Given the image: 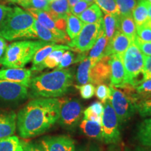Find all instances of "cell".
<instances>
[{
    "label": "cell",
    "instance_id": "7c38bea8",
    "mask_svg": "<svg viewBox=\"0 0 151 151\" xmlns=\"http://www.w3.org/2000/svg\"><path fill=\"white\" fill-rule=\"evenodd\" d=\"M41 146L44 151H75L74 141L66 136L43 138Z\"/></svg>",
    "mask_w": 151,
    "mask_h": 151
},
{
    "label": "cell",
    "instance_id": "f6af8a7d",
    "mask_svg": "<svg viewBox=\"0 0 151 151\" xmlns=\"http://www.w3.org/2000/svg\"><path fill=\"white\" fill-rule=\"evenodd\" d=\"M12 8L10 6H6L0 4V27H1L4 22L5 21L6 18L8 16L9 13L10 12Z\"/></svg>",
    "mask_w": 151,
    "mask_h": 151
},
{
    "label": "cell",
    "instance_id": "9c48e42d",
    "mask_svg": "<svg viewBox=\"0 0 151 151\" xmlns=\"http://www.w3.org/2000/svg\"><path fill=\"white\" fill-rule=\"evenodd\" d=\"M81 113L82 105L78 99L61 100L58 122L65 129H73L78 124Z\"/></svg>",
    "mask_w": 151,
    "mask_h": 151
},
{
    "label": "cell",
    "instance_id": "e0dca14e",
    "mask_svg": "<svg viewBox=\"0 0 151 151\" xmlns=\"http://www.w3.org/2000/svg\"><path fill=\"white\" fill-rule=\"evenodd\" d=\"M17 115L14 111H0V139L14 134L17 128Z\"/></svg>",
    "mask_w": 151,
    "mask_h": 151
},
{
    "label": "cell",
    "instance_id": "ab89813d",
    "mask_svg": "<svg viewBox=\"0 0 151 151\" xmlns=\"http://www.w3.org/2000/svg\"><path fill=\"white\" fill-rule=\"evenodd\" d=\"M80 92L81 96L84 99H89L94 96L95 92V88L92 83H87L82 86H76Z\"/></svg>",
    "mask_w": 151,
    "mask_h": 151
},
{
    "label": "cell",
    "instance_id": "2e32d148",
    "mask_svg": "<svg viewBox=\"0 0 151 151\" xmlns=\"http://www.w3.org/2000/svg\"><path fill=\"white\" fill-rule=\"evenodd\" d=\"M121 55H111V86L116 88L121 86L124 83V68Z\"/></svg>",
    "mask_w": 151,
    "mask_h": 151
},
{
    "label": "cell",
    "instance_id": "ba28073f",
    "mask_svg": "<svg viewBox=\"0 0 151 151\" xmlns=\"http://www.w3.org/2000/svg\"><path fill=\"white\" fill-rule=\"evenodd\" d=\"M104 104V108L101 116L102 141L106 143L116 144L120 141L118 118L109 100Z\"/></svg>",
    "mask_w": 151,
    "mask_h": 151
},
{
    "label": "cell",
    "instance_id": "ffe728a7",
    "mask_svg": "<svg viewBox=\"0 0 151 151\" xmlns=\"http://www.w3.org/2000/svg\"><path fill=\"white\" fill-rule=\"evenodd\" d=\"M94 65L95 63L88 57L81 61L76 73V81L78 84L85 85L91 83L90 72L92 67H94Z\"/></svg>",
    "mask_w": 151,
    "mask_h": 151
},
{
    "label": "cell",
    "instance_id": "e575fe53",
    "mask_svg": "<svg viewBox=\"0 0 151 151\" xmlns=\"http://www.w3.org/2000/svg\"><path fill=\"white\" fill-rule=\"evenodd\" d=\"M135 90L139 100L151 98V78L143 81L135 87Z\"/></svg>",
    "mask_w": 151,
    "mask_h": 151
},
{
    "label": "cell",
    "instance_id": "681fc988",
    "mask_svg": "<svg viewBox=\"0 0 151 151\" xmlns=\"http://www.w3.org/2000/svg\"><path fill=\"white\" fill-rule=\"evenodd\" d=\"M79 1H81V0H68V3H69V7H70V8H72L73 6L76 4Z\"/></svg>",
    "mask_w": 151,
    "mask_h": 151
},
{
    "label": "cell",
    "instance_id": "cb8c5ba5",
    "mask_svg": "<svg viewBox=\"0 0 151 151\" xmlns=\"http://www.w3.org/2000/svg\"><path fill=\"white\" fill-rule=\"evenodd\" d=\"M119 16L115 14H105L102 18V24L104 34L110 41L117 31L119 27Z\"/></svg>",
    "mask_w": 151,
    "mask_h": 151
},
{
    "label": "cell",
    "instance_id": "60d3db41",
    "mask_svg": "<svg viewBox=\"0 0 151 151\" xmlns=\"http://www.w3.org/2000/svg\"><path fill=\"white\" fill-rule=\"evenodd\" d=\"M133 43L137 45L143 55L146 56H151V42H145L141 41L137 35Z\"/></svg>",
    "mask_w": 151,
    "mask_h": 151
},
{
    "label": "cell",
    "instance_id": "91938a15",
    "mask_svg": "<svg viewBox=\"0 0 151 151\" xmlns=\"http://www.w3.org/2000/svg\"><path fill=\"white\" fill-rule=\"evenodd\" d=\"M77 151H84V150H77ZM90 151H93V150H90ZM94 151H96V150H94Z\"/></svg>",
    "mask_w": 151,
    "mask_h": 151
},
{
    "label": "cell",
    "instance_id": "816d5d0a",
    "mask_svg": "<svg viewBox=\"0 0 151 151\" xmlns=\"http://www.w3.org/2000/svg\"><path fill=\"white\" fill-rule=\"evenodd\" d=\"M148 17L149 19H151V4L148 3Z\"/></svg>",
    "mask_w": 151,
    "mask_h": 151
},
{
    "label": "cell",
    "instance_id": "f907efd6",
    "mask_svg": "<svg viewBox=\"0 0 151 151\" xmlns=\"http://www.w3.org/2000/svg\"><path fill=\"white\" fill-rule=\"evenodd\" d=\"M127 151H130V150H127ZM133 151H151V148H150V149H146V148H138L137 149H135V150H133Z\"/></svg>",
    "mask_w": 151,
    "mask_h": 151
},
{
    "label": "cell",
    "instance_id": "52a82bcc",
    "mask_svg": "<svg viewBox=\"0 0 151 151\" xmlns=\"http://www.w3.org/2000/svg\"><path fill=\"white\" fill-rule=\"evenodd\" d=\"M104 32L102 19L96 23L84 24L76 37L68 43L72 50L85 53L88 52L95 43L100 35Z\"/></svg>",
    "mask_w": 151,
    "mask_h": 151
},
{
    "label": "cell",
    "instance_id": "7dc6e473",
    "mask_svg": "<svg viewBox=\"0 0 151 151\" xmlns=\"http://www.w3.org/2000/svg\"><path fill=\"white\" fill-rule=\"evenodd\" d=\"M22 151H44L41 146L33 144V143H28L24 145V149Z\"/></svg>",
    "mask_w": 151,
    "mask_h": 151
},
{
    "label": "cell",
    "instance_id": "5b68a950",
    "mask_svg": "<svg viewBox=\"0 0 151 151\" xmlns=\"http://www.w3.org/2000/svg\"><path fill=\"white\" fill-rule=\"evenodd\" d=\"M50 43H53L41 40L16 41L7 47L4 55L0 60V64L8 68H24L32 60L39 49Z\"/></svg>",
    "mask_w": 151,
    "mask_h": 151
},
{
    "label": "cell",
    "instance_id": "603a6c76",
    "mask_svg": "<svg viewBox=\"0 0 151 151\" xmlns=\"http://www.w3.org/2000/svg\"><path fill=\"white\" fill-rule=\"evenodd\" d=\"M148 3L146 0H137V5L132 11V18L136 26L142 25L148 21Z\"/></svg>",
    "mask_w": 151,
    "mask_h": 151
},
{
    "label": "cell",
    "instance_id": "74e56055",
    "mask_svg": "<svg viewBox=\"0 0 151 151\" xmlns=\"http://www.w3.org/2000/svg\"><path fill=\"white\" fill-rule=\"evenodd\" d=\"M95 93L97 97L101 101V102L104 104L109 99L111 94L110 88L106 84L98 85L95 89Z\"/></svg>",
    "mask_w": 151,
    "mask_h": 151
},
{
    "label": "cell",
    "instance_id": "44dd1931",
    "mask_svg": "<svg viewBox=\"0 0 151 151\" xmlns=\"http://www.w3.org/2000/svg\"><path fill=\"white\" fill-rule=\"evenodd\" d=\"M137 139L142 146L151 148V118L145 119L139 124Z\"/></svg>",
    "mask_w": 151,
    "mask_h": 151
},
{
    "label": "cell",
    "instance_id": "6f0895ef",
    "mask_svg": "<svg viewBox=\"0 0 151 151\" xmlns=\"http://www.w3.org/2000/svg\"><path fill=\"white\" fill-rule=\"evenodd\" d=\"M48 1H49V3H50V2H51V1H53V0H48Z\"/></svg>",
    "mask_w": 151,
    "mask_h": 151
},
{
    "label": "cell",
    "instance_id": "d6986e66",
    "mask_svg": "<svg viewBox=\"0 0 151 151\" xmlns=\"http://www.w3.org/2000/svg\"><path fill=\"white\" fill-rule=\"evenodd\" d=\"M65 51L66 50L65 49L54 50L47 56L41 64L36 67H32V71H40L44 69H53L55 67H57L61 61L62 57Z\"/></svg>",
    "mask_w": 151,
    "mask_h": 151
},
{
    "label": "cell",
    "instance_id": "8992f818",
    "mask_svg": "<svg viewBox=\"0 0 151 151\" xmlns=\"http://www.w3.org/2000/svg\"><path fill=\"white\" fill-rule=\"evenodd\" d=\"M124 68V83L136 87L140 83L139 77L143 73L145 55L132 42L122 57Z\"/></svg>",
    "mask_w": 151,
    "mask_h": 151
},
{
    "label": "cell",
    "instance_id": "5bb4252c",
    "mask_svg": "<svg viewBox=\"0 0 151 151\" xmlns=\"http://www.w3.org/2000/svg\"><path fill=\"white\" fill-rule=\"evenodd\" d=\"M111 55L104 56L92 67L90 72L91 83L105 84L111 78Z\"/></svg>",
    "mask_w": 151,
    "mask_h": 151
},
{
    "label": "cell",
    "instance_id": "9a60e30c",
    "mask_svg": "<svg viewBox=\"0 0 151 151\" xmlns=\"http://www.w3.org/2000/svg\"><path fill=\"white\" fill-rule=\"evenodd\" d=\"M132 43V41L129 38L118 30L113 36L112 39L109 41L104 56H109L112 55L122 56Z\"/></svg>",
    "mask_w": 151,
    "mask_h": 151
},
{
    "label": "cell",
    "instance_id": "6da1fadb",
    "mask_svg": "<svg viewBox=\"0 0 151 151\" xmlns=\"http://www.w3.org/2000/svg\"><path fill=\"white\" fill-rule=\"evenodd\" d=\"M61 99L35 98L17 114V128L20 137L29 139L50 129L60 117Z\"/></svg>",
    "mask_w": 151,
    "mask_h": 151
},
{
    "label": "cell",
    "instance_id": "1f68e13d",
    "mask_svg": "<svg viewBox=\"0 0 151 151\" xmlns=\"http://www.w3.org/2000/svg\"><path fill=\"white\" fill-rule=\"evenodd\" d=\"M120 16H132L137 0H116Z\"/></svg>",
    "mask_w": 151,
    "mask_h": 151
},
{
    "label": "cell",
    "instance_id": "30bf717a",
    "mask_svg": "<svg viewBox=\"0 0 151 151\" xmlns=\"http://www.w3.org/2000/svg\"><path fill=\"white\" fill-rule=\"evenodd\" d=\"M28 88L19 83L0 79V99L7 102H17L29 95Z\"/></svg>",
    "mask_w": 151,
    "mask_h": 151
},
{
    "label": "cell",
    "instance_id": "f1b7e54d",
    "mask_svg": "<svg viewBox=\"0 0 151 151\" xmlns=\"http://www.w3.org/2000/svg\"><path fill=\"white\" fill-rule=\"evenodd\" d=\"M84 24L77 16L71 14L68 15L66 24V33L70 39L72 40L78 36Z\"/></svg>",
    "mask_w": 151,
    "mask_h": 151
},
{
    "label": "cell",
    "instance_id": "d6a6232c",
    "mask_svg": "<svg viewBox=\"0 0 151 151\" xmlns=\"http://www.w3.org/2000/svg\"><path fill=\"white\" fill-rule=\"evenodd\" d=\"M105 14L120 15L116 0H94Z\"/></svg>",
    "mask_w": 151,
    "mask_h": 151
},
{
    "label": "cell",
    "instance_id": "7bdbcfd3",
    "mask_svg": "<svg viewBox=\"0 0 151 151\" xmlns=\"http://www.w3.org/2000/svg\"><path fill=\"white\" fill-rule=\"evenodd\" d=\"M142 76V82L147 79L151 78V56L145 55L144 67Z\"/></svg>",
    "mask_w": 151,
    "mask_h": 151
},
{
    "label": "cell",
    "instance_id": "277c9868",
    "mask_svg": "<svg viewBox=\"0 0 151 151\" xmlns=\"http://www.w3.org/2000/svg\"><path fill=\"white\" fill-rule=\"evenodd\" d=\"M109 88L111 94L109 100L116 113L119 123L123 124L129 120L137 111L136 105L139 101V97L135 87L124 83L118 88L110 85Z\"/></svg>",
    "mask_w": 151,
    "mask_h": 151
},
{
    "label": "cell",
    "instance_id": "c3c4849f",
    "mask_svg": "<svg viewBox=\"0 0 151 151\" xmlns=\"http://www.w3.org/2000/svg\"><path fill=\"white\" fill-rule=\"evenodd\" d=\"M7 47H8V46H7V43L5 41V39L0 37V60L4 55Z\"/></svg>",
    "mask_w": 151,
    "mask_h": 151
},
{
    "label": "cell",
    "instance_id": "f5cc1de1",
    "mask_svg": "<svg viewBox=\"0 0 151 151\" xmlns=\"http://www.w3.org/2000/svg\"><path fill=\"white\" fill-rule=\"evenodd\" d=\"M12 1H14V2H16L18 4H20V2H22V1H24V0H11Z\"/></svg>",
    "mask_w": 151,
    "mask_h": 151
},
{
    "label": "cell",
    "instance_id": "b9f144b4",
    "mask_svg": "<svg viewBox=\"0 0 151 151\" xmlns=\"http://www.w3.org/2000/svg\"><path fill=\"white\" fill-rule=\"evenodd\" d=\"M89 4L88 2H86L84 0H81L79 1L76 4L73 6L72 8L70 9V12L71 14L74 15V16L78 17L80 15L82 14L86 9L89 6Z\"/></svg>",
    "mask_w": 151,
    "mask_h": 151
},
{
    "label": "cell",
    "instance_id": "8fae6325",
    "mask_svg": "<svg viewBox=\"0 0 151 151\" xmlns=\"http://www.w3.org/2000/svg\"><path fill=\"white\" fill-rule=\"evenodd\" d=\"M27 11L33 16V18L39 23H40L43 27H46L50 31H51L56 37L62 39L65 43H68L69 42V37H68L67 33L58 29L56 22L46 11L35 9H28Z\"/></svg>",
    "mask_w": 151,
    "mask_h": 151
},
{
    "label": "cell",
    "instance_id": "ac0fdd59",
    "mask_svg": "<svg viewBox=\"0 0 151 151\" xmlns=\"http://www.w3.org/2000/svg\"><path fill=\"white\" fill-rule=\"evenodd\" d=\"M47 13L55 22L60 19H67L68 15L71 14L68 0H53L50 2Z\"/></svg>",
    "mask_w": 151,
    "mask_h": 151
},
{
    "label": "cell",
    "instance_id": "9f6ffc18",
    "mask_svg": "<svg viewBox=\"0 0 151 151\" xmlns=\"http://www.w3.org/2000/svg\"><path fill=\"white\" fill-rule=\"evenodd\" d=\"M147 24H148V25H149V27H151V19H149V20H148V21L147 22Z\"/></svg>",
    "mask_w": 151,
    "mask_h": 151
},
{
    "label": "cell",
    "instance_id": "680465c9",
    "mask_svg": "<svg viewBox=\"0 0 151 151\" xmlns=\"http://www.w3.org/2000/svg\"><path fill=\"white\" fill-rule=\"evenodd\" d=\"M146 1H148V2H150L151 4V0H146Z\"/></svg>",
    "mask_w": 151,
    "mask_h": 151
},
{
    "label": "cell",
    "instance_id": "bcb514c9",
    "mask_svg": "<svg viewBox=\"0 0 151 151\" xmlns=\"http://www.w3.org/2000/svg\"><path fill=\"white\" fill-rule=\"evenodd\" d=\"M88 108L93 111V112L99 115V116H102L104 106L103 103H101V101H97V102H94L93 104H92Z\"/></svg>",
    "mask_w": 151,
    "mask_h": 151
},
{
    "label": "cell",
    "instance_id": "ee69618b",
    "mask_svg": "<svg viewBox=\"0 0 151 151\" xmlns=\"http://www.w3.org/2000/svg\"><path fill=\"white\" fill-rule=\"evenodd\" d=\"M83 115V119H85V120H90V121L97 122V123L101 124V116L93 112L89 108H88L84 111Z\"/></svg>",
    "mask_w": 151,
    "mask_h": 151
},
{
    "label": "cell",
    "instance_id": "d4e9b609",
    "mask_svg": "<svg viewBox=\"0 0 151 151\" xmlns=\"http://www.w3.org/2000/svg\"><path fill=\"white\" fill-rule=\"evenodd\" d=\"M108 43L109 40L106 37L104 31L98 37L93 47L91 48V51L90 52L88 58H90L95 64L97 63L102 57H104Z\"/></svg>",
    "mask_w": 151,
    "mask_h": 151
},
{
    "label": "cell",
    "instance_id": "83f0119b",
    "mask_svg": "<svg viewBox=\"0 0 151 151\" xmlns=\"http://www.w3.org/2000/svg\"><path fill=\"white\" fill-rule=\"evenodd\" d=\"M80 127L88 137L102 141V128L101 124L83 119L81 122Z\"/></svg>",
    "mask_w": 151,
    "mask_h": 151
},
{
    "label": "cell",
    "instance_id": "f35d334b",
    "mask_svg": "<svg viewBox=\"0 0 151 151\" xmlns=\"http://www.w3.org/2000/svg\"><path fill=\"white\" fill-rule=\"evenodd\" d=\"M75 62V55L73 53L72 50H69L67 52H64L62 57L61 61L57 67V70L63 69L64 68L69 67Z\"/></svg>",
    "mask_w": 151,
    "mask_h": 151
},
{
    "label": "cell",
    "instance_id": "db71d44e",
    "mask_svg": "<svg viewBox=\"0 0 151 151\" xmlns=\"http://www.w3.org/2000/svg\"><path fill=\"white\" fill-rule=\"evenodd\" d=\"M84 1H86V2H88L89 4H92L94 2V0H84Z\"/></svg>",
    "mask_w": 151,
    "mask_h": 151
},
{
    "label": "cell",
    "instance_id": "4316f807",
    "mask_svg": "<svg viewBox=\"0 0 151 151\" xmlns=\"http://www.w3.org/2000/svg\"><path fill=\"white\" fill-rule=\"evenodd\" d=\"M78 18L84 24L96 23L102 19V12L97 4H92Z\"/></svg>",
    "mask_w": 151,
    "mask_h": 151
},
{
    "label": "cell",
    "instance_id": "f546056e",
    "mask_svg": "<svg viewBox=\"0 0 151 151\" xmlns=\"http://www.w3.org/2000/svg\"><path fill=\"white\" fill-rule=\"evenodd\" d=\"M24 145L14 135L0 139V151H22Z\"/></svg>",
    "mask_w": 151,
    "mask_h": 151
},
{
    "label": "cell",
    "instance_id": "836d02e7",
    "mask_svg": "<svg viewBox=\"0 0 151 151\" xmlns=\"http://www.w3.org/2000/svg\"><path fill=\"white\" fill-rule=\"evenodd\" d=\"M49 1L48 0H25L20 4V6L28 9H35L38 10L48 11L49 10Z\"/></svg>",
    "mask_w": 151,
    "mask_h": 151
},
{
    "label": "cell",
    "instance_id": "484cf974",
    "mask_svg": "<svg viewBox=\"0 0 151 151\" xmlns=\"http://www.w3.org/2000/svg\"><path fill=\"white\" fill-rule=\"evenodd\" d=\"M60 49H65L66 50H71V48L69 46H64V45H56L55 43H50L47 46L43 47L39 49L36 52L32 59V67H36L41 64L47 56L49 55L52 51Z\"/></svg>",
    "mask_w": 151,
    "mask_h": 151
},
{
    "label": "cell",
    "instance_id": "4dcf8cb0",
    "mask_svg": "<svg viewBox=\"0 0 151 151\" xmlns=\"http://www.w3.org/2000/svg\"><path fill=\"white\" fill-rule=\"evenodd\" d=\"M34 29L35 30L37 38H39L41 41L53 43H65L62 39L56 37L51 31H50L46 27H43L37 20H35V24H34Z\"/></svg>",
    "mask_w": 151,
    "mask_h": 151
},
{
    "label": "cell",
    "instance_id": "7a4b0ae2",
    "mask_svg": "<svg viewBox=\"0 0 151 151\" xmlns=\"http://www.w3.org/2000/svg\"><path fill=\"white\" fill-rule=\"evenodd\" d=\"M71 69H63L37 76L29 83L30 97L33 98H57L67 94L73 84Z\"/></svg>",
    "mask_w": 151,
    "mask_h": 151
},
{
    "label": "cell",
    "instance_id": "11a10c76",
    "mask_svg": "<svg viewBox=\"0 0 151 151\" xmlns=\"http://www.w3.org/2000/svg\"><path fill=\"white\" fill-rule=\"evenodd\" d=\"M108 151H120V150H119L118 149H117V148H111L109 149V150Z\"/></svg>",
    "mask_w": 151,
    "mask_h": 151
},
{
    "label": "cell",
    "instance_id": "3957f363",
    "mask_svg": "<svg viewBox=\"0 0 151 151\" xmlns=\"http://www.w3.org/2000/svg\"><path fill=\"white\" fill-rule=\"evenodd\" d=\"M35 19L28 11L18 6L12 8L0 27V37L7 41L36 39Z\"/></svg>",
    "mask_w": 151,
    "mask_h": 151
},
{
    "label": "cell",
    "instance_id": "d590c367",
    "mask_svg": "<svg viewBox=\"0 0 151 151\" xmlns=\"http://www.w3.org/2000/svg\"><path fill=\"white\" fill-rule=\"evenodd\" d=\"M136 109L143 118H151V98L139 100L136 105Z\"/></svg>",
    "mask_w": 151,
    "mask_h": 151
},
{
    "label": "cell",
    "instance_id": "7402d4cb",
    "mask_svg": "<svg viewBox=\"0 0 151 151\" xmlns=\"http://www.w3.org/2000/svg\"><path fill=\"white\" fill-rule=\"evenodd\" d=\"M118 29L133 42L137 37V26L132 16H119Z\"/></svg>",
    "mask_w": 151,
    "mask_h": 151
},
{
    "label": "cell",
    "instance_id": "4fadbf2b",
    "mask_svg": "<svg viewBox=\"0 0 151 151\" xmlns=\"http://www.w3.org/2000/svg\"><path fill=\"white\" fill-rule=\"evenodd\" d=\"M0 79L19 83L29 88L32 70L26 68H7L0 69Z\"/></svg>",
    "mask_w": 151,
    "mask_h": 151
},
{
    "label": "cell",
    "instance_id": "8d00e7d4",
    "mask_svg": "<svg viewBox=\"0 0 151 151\" xmlns=\"http://www.w3.org/2000/svg\"><path fill=\"white\" fill-rule=\"evenodd\" d=\"M137 35L141 41L151 42V27L147 23L137 26Z\"/></svg>",
    "mask_w": 151,
    "mask_h": 151
}]
</instances>
